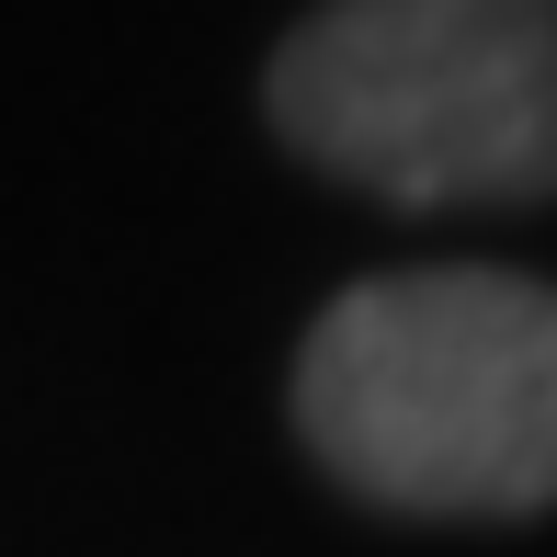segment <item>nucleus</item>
I'll return each mask as SVG.
<instances>
[{
  "label": "nucleus",
  "instance_id": "f257e3e1",
  "mask_svg": "<svg viewBox=\"0 0 557 557\" xmlns=\"http://www.w3.org/2000/svg\"><path fill=\"white\" fill-rule=\"evenodd\" d=\"M296 433L387 512H557V285L444 262L331 296L296 352Z\"/></svg>",
  "mask_w": 557,
  "mask_h": 557
},
{
  "label": "nucleus",
  "instance_id": "f03ea898",
  "mask_svg": "<svg viewBox=\"0 0 557 557\" xmlns=\"http://www.w3.org/2000/svg\"><path fill=\"white\" fill-rule=\"evenodd\" d=\"M296 160L387 206L557 194V0H319L273 46Z\"/></svg>",
  "mask_w": 557,
  "mask_h": 557
}]
</instances>
